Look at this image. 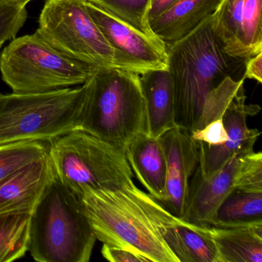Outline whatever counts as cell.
Returning <instances> with one entry per match:
<instances>
[{"mask_svg": "<svg viewBox=\"0 0 262 262\" xmlns=\"http://www.w3.org/2000/svg\"><path fill=\"white\" fill-rule=\"evenodd\" d=\"M96 239L133 251L150 262H179L163 238L185 223L133 180L115 189L84 187L78 195Z\"/></svg>", "mask_w": 262, "mask_h": 262, "instance_id": "6da1fadb", "label": "cell"}, {"mask_svg": "<svg viewBox=\"0 0 262 262\" xmlns=\"http://www.w3.org/2000/svg\"><path fill=\"white\" fill-rule=\"evenodd\" d=\"M166 48L174 89V125L190 133L199 128L211 92L227 77L245 79L248 59L224 51L213 31L212 16Z\"/></svg>", "mask_w": 262, "mask_h": 262, "instance_id": "7a4b0ae2", "label": "cell"}, {"mask_svg": "<svg viewBox=\"0 0 262 262\" xmlns=\"http://www.w3.org/2000/svg\"><path fill=\"white\" fill-rule=\"evenodd\" d=\"M83 85L79 130L125 151L137 135L147 133L146 108L139 74L99 68Z\"/></svg>", "mask_w": 262, "mask_h": 262, "instance_id": "3957f363", "label": "cell"}, {"mask_svg": "<svg viewBox=\"0 0 262 262\" xmlns=\"http://www.w3.org/2000/svg\"><path fill=\"white\" fill-rule=\"evenodd\" d=\"M96 241L79 198L53 173L30 216L32 257L39 262H88Z\"/></svg>", "mask_w": 262, "mask_h": 262, "instance_id": "277c9868", "label": "cell"}, {"mask_svg": "<svg viewBox=\"0 0 262 262\" xmlns=\"http://www.w3.org/2000/svg\"><path fill=\"white\" fill-rule=\"evenodd\" d=\"M85 86L0 97V145L47 141L79 129Z\"/></svg>", "mask_w": 262, "mask_h": 262, "instance_id": "5b68a950", "label": "cell"}, {"mask_svg": "<svg viewBox=\"0 0 262 262\" xmlns=\"http://www.w3.org/2000/svg\"><path fill=\"white\" fill-rule=\"evenodd\" d=\"M49 157L55 176L77 196L84 187L115 189L133 181L125 151L82 130L50 141Z\"/></svg>", "mask_w": 262, "mask_h": 262, "instance_id": "8992f818", "label": "cell"}, {"mask_svg": "<svg viewBox=\"0 0 262 262\" xmlns=\"http://www.w3.org/2000/svg\"><path fill=\"white\" fill-rule=\"evenodd\" d=\"M95 70L59 53L36 33L12 39L0 55L3 80L19 94L82 85Z\"/></svg>", "mask_w": 262, "mask_h": 262, "instance_id": "52a82bcc", "label": "cell"}, {"mask_svg": "<svg viewBox=\"0 0 262 262\" xmlns=\"http://www.w3.org/2000/svg\"><path fill=\"white\" fill-rule=\"evenodd\" d=\"M85 3L46 0L36 33L71 59L95 69H118L114 50L90 16Z\"/></svg>", "mask_w": 262, "mask_h": 262, "instance_id": "ba28073f", "label": "cell"}, {"mask_svg": "<svg viewBox=\"0 0 262 262\" xmlns=\"http://www.w3.org/2000/svg\"><path fill=\"white\" fill-rule=\"evenodd\" d=\"M87 10L113 48L118 69L141 75L151 70L166 69L167 48L113 15L87 1Z\"/></svg>", "mask_w": 262, "mask_h": 262, "instance_id": "9c48e42d", "label": "cell"}, {"mask_svg": "<svg viewBox=\"0 0 262 262\" xmlns=\"http://www.w3.org/2000/svg\"><path fill=\"white\" fill-rule=\"evenodd\" d=\"M260 110L259 105L246 104L245 88L242 85L222 115L228 140L219 145L198 142L199 168L204 177H210L217 172L234 156H243L254 151V144L260 133L257 128H248L247 118L255 116Z\"/></svg>", "mask_w": 262, "mask_h": 262, "instance_id": "30bf717a", "label": "cell"}, {"mask_svg": "<svg viewBox=\"0 0 262 262\" xmlns=\"http://www.w3.org/2000/svg\"><path fill=\"white\" fill-rule=\"evenodd\" d=\"M166 163V187L162 205L183 220L188 185L199 164L198 142L188 132L174 127L158 138Z\"/></svg>", "mask_w": 262, "mask_h": 262, "instance_id": "8fae6325", "label": "cell"}, {"mask_svg": "<svg viewBox=\"0 0 262 262\" xmlns=\"http://www.w3.org/2000/svg\"><path fill=\"white\" fill-rule=\"evenodd\" d=\"M239 156L231 158L217 172L202 176L199 166L188 185L183 220L199 226L209 227L211 217L224 199L235 188Z\"/></svg>", "mask_w": 262, "mask_h": 262, "instance_id": "7c38bea8", "label": "cell"}, {"mask_svg": "<svg viewBox=\"0 0 262 262\" xmlns=\"http://www.w3.org/2000/svg\"><path fill=\"white\" fill-rule=\"evenodd\" d=\"M53 174L48 155L0 180V214L33 211Z\"/></svg>", "mask_w": 262, "mask_h": 262, "instance_id": "4fadbf2b", "label": "cell"}, {"mask_svg": "<svg viewBox=\"0 0 262 262\" xmlns=\"http://www.w3.org/2000/svg\"><path fill=\"white\" fill-rule=\"evenodd\" d=\"M132 171L148 194L163 204L166 187V163L159 140L147 133L137 135L125 148Z\"/></svg>", "mask_w": 262, "mask_h": 262, "instance_id": "5bb4252c", "label": "cell"}, {"mask_svg": "<svg viewBox=\"0 0 262 262\" xmlns=\"http://www.w3.org/2000/svg\"><path fill=\"white\" fill-rule=\"evenodd\" d=\"M139 78L146 108L147 133L158 139L176 127L172 79L168 68L148 70Z\"/></svg>", "mask_w": 262, "mask_h": 262, "instance_id": "9a60e30c", "label": "cell"}, {"mask_svg": "<svg viewBox=\"0 0 262 262\" xmlns=\"http://www.w3.org/2000/svg\"><path fill=\"white\" fill-rule=\"evenodd\" d=\"M222 2L223 0H180L150 21V28L165 47H170L212 16Z\"/></svg>", "mask_w": 262, "mask_h": 262, "instance_id": "2e32d148", "label": "cell"}, {"mask_svg": "<svg viewBox=\"0 0 262 262\" xmlns=\"http://www.w3.org/2000/svg\"><path fill=\"white\" fill-rule=\"evenodd\" d=\"M219 262H262V225L235 228L209 226Z\"/></svg>", "mask_w": 262, "mask_h": 262, "instance_id": "e0dca14e", "label": "cell"}, {"mask_svg": "<svg viewBox=\"0 0 262 262\" xmlns=\"http://www.w3.org/2000/svg\"><path fill=\"white\" fill-rule=\"evenodd\" d=\"M207 228L185 222L167 228L163 238L179 262H219Z\"/></svg>", "mask_w": 262, "mask_h": 262, "instance_id": "ac0fdd59", "label": "cell"}, {"mask_svg": "<svg viewBox=\"0 0 262 262\" xmlns=\"http://www.w3.org/2000/svg\"><path fill=\"white\" fill-rule=\"evenodd\" d=\"M262 225V192L234 189L219 205L209 222L215 228Z\"/></svg>", "mask_w": 262, "mask_h": 262, "instance_id": "d6986e66", "label": "cell"}, {"mask_svg": "<svg viewBox=\"0 0 262 262\" xmlns=\"http://www.w3.org/2000/svg\"><path fill=\"white\" fill-rule=\"evenodd\" d=\"M244 0H223L212 15L214 36L224 51L233 57H251L244 42L242 8Z\"/></svg>", "mask_w": 262, "mask_h": 262, "instance_id": "ffe728a7", "label": "cell"}, {"mask_svg": "<svg viewBox=\"0 0 262 262\" xmlns=\"http://www.w3.org/2000/svg\"><path fill=\"white\" fill-rule=\"evenodd\" d=\"M32 211L0 214V262H10L29 251V231Z\"/></svg>", "mask_w": 262, "mask_h": 262, "instance_id": "44dd1931", "label": "cell"}, {"mask_svg": "<svg viewBox=\"0 0 262 262\" xmlns=\"http://www.w3.org/2000/svg\"><path fill=\"white\" fill-rule=\"evenodd\" d=\"M151 39L148 13L152 0H87ZM161 41V40H160Z\"/></svg>", "mask_w": 262, "mask_h": 262, "instance_id": "7402d4cb", "label": "cell"}, {"mask_svg": "<svg viewBox=\"0 0 262 262\" xmlns=\"http://www.w3.org/2000/svg\"><path fill=\"white\" fill-rule=\"evenodd\" d=\"M50 142L30 141L0 145V180L48 156Z\"/></svg>", "mask_w": 262, "mask_h": 262, "instance_id": "603a6c76", "label": "cell"}, {"mask_svg": "<svg viewBox=\"0 0 262 262\" xmlns=\"http://www.w3.org/2000/svg\"><path fill=\"white\" fill-rule=\"evenodd\" d=\"M262 0H244L242 30L245 47L251 56L262 52Z\"/></svg>", "mask_w": 262, "mask_h": 262, "instance_id": "cb8c5ba5", "label": "cell"}, {"mask_svg": "<svg viewBox=\"0 0 262 262\" xmlns=\"http://www.w3.org/2000/svg\"><path fill=\"white\" fill-rule=\"evenodd\" d=\"M234 189L262 192L261 151H253L239 156Z\"/></svg>", "mask_w": 262, "mask_h": 262, "instance_id": "d4e9b609", "label": "cell"}, {"mask_svg": "<svg viewBox=\"0 0 262 262\" xmlns=\"http://www.w3.org/2000/svg\"><path fill=\"white\" fill-rule=\"evenodd\" d=\"M27 6L0 1V50L7 41L15 39L27 19Z\"/></svg>", "mask_w": 262, "mask_h": 262, "instance_id": "484cf974", "label": "cell"}, {"mask_svg": "<svg viewBox=\"0 0 262 262\" xmlns=\"http://www.w3.org/2000/svg\"><path fill=\"white\" fill-rule=\"evenodd\" d=\"M190 135L195 142H204L209 145H222L228 139L222 117L210 122L201 129L191 132Z\"/></svg>", "mask_w": 262, "mask_h": 262, "instance_id": "4316f807", "label": "cell"}, {"mask_svg": "<svg viewBox=\"0 0 262 262\" xmlns=\"http://www.w3.org/2000/svg\"><path fill=\"white\" fill-rule=\"evenodd\" d=\"M101 252L104 258L111 262H150L133 251L107 244H103Z\"/></svg>", "mask_w": 262, "mask_h": 262, "instance_id": "83f0119b", "label": "cell"}, {"mask_svg": "<svg viewBox=\"0 0 262 262\" xmlns=\"http://www.w3.org/2000/svg\"><path fill=\"white\" fill-rule=\"evenodd\" d=\"M245 79H254L258 83L262 82V52L247 60L245 71Z\"/></svg>", "mask_w": 262, "mask_h": 262, "instance_id": "f1b7e54d", "label": "cell"}, {"mask_svg": "<svg viewBox=\"0 0 262 262\" xmlns=\"http://www.w3.org/2000/svg\"><path fill=\"white\" fill-rule=\"evenodd\" d=\"M179 1L180 0H152L148 13L149 22L163 14Z\"/></svg>", "mask_w": 262, "mask_h": 262, "instance_id": "f546056e", "label": "cell"}, {"mask_svg": "<svg viewBox=\"0 0 262 262\" xmlns=\"http://www.w3.org/2000/svg\"><path fill=\"white\" fill-rule=\"evenodd\" d=\"M0 1H2V2L18 3V4H24V5L27 6V4L31 2L32 0H0Z\"/></svg>", "mask_w": 262, "mask_h": 262, "instance_id": "4dcf8cb0", "label": "cell"}, {"mask_svg": "<svg viewBox=\"0 0 262 262\" xmlns=\"http://www.w3.org/2000/svg\"><path fill=\"white\" fill-rule=\"evenodd\" d=\"M3 96L2 93H0V97H1V96Z\"/></svg>", "mask_w": 262, "mask_h": 262, "instance_id": "1f68e13d", "label": "cell"}]
</instances>
